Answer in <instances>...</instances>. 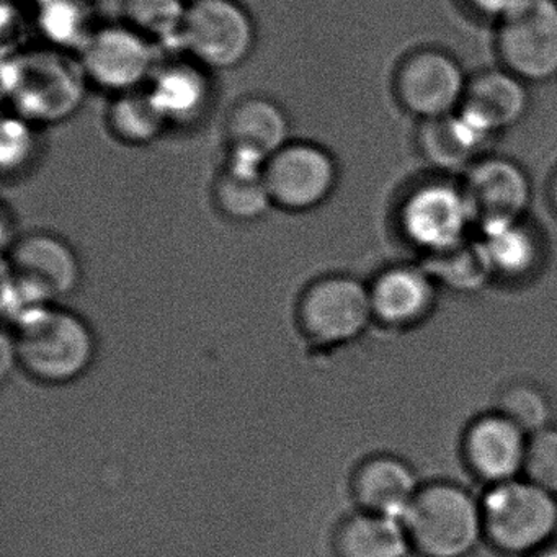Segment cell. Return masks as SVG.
Masks as SVG:
<instances>
[{
    "instance_id": "5",
    "label": "cell",
    "mask_w": 557,
    "mask_h": 557,
    "mask_svg": "<svg viewBox=\"0 0 557 557\" xmlns=\"http://www.w3.org/2000/svg\"><path fill=\"white\" fill-rule=\"evenodd\" d=\"M485 541L505 556L531 557L553 544L557 497L524 478L488 485L481 498Z\"/></svg>"
},
{
    "instance_id": "27",
    "label": "cell",
    "mask_w": 557,
    "mask_h": 557,
    "mask_svg": "<svg viewBox=\"0 0 557 557\" xmlns=\"http://www.w3.org/2000/svg\"><path fill=\"white\" fill-rule=\"evenodd\" d=\"M40 28L51 47L71 51L74 47L81 50L96 27H90L89 12L83 0H44Z\"/></svg>"
},
{
    "instance_id": "20",
    "label": "cell",
    "mask_w": 557,
    "mask_h": 557,
    "mask_svg": "<svg viewBox=\"0 0 557 557\" xmlns=\"http://www.w3.org/2000/svg\"><path fill=\"white\" fill-rule=\"evenodd\" d=\"M146 89L169 126L197 123L210 109L213 96L210 71L187 57L159 63Z\"/></svg>"
},
{
    "instance_id": "10",
    "label": "cell",
    "mask_w": 557,
    "mask_h": 557,
    "mask_svg": "<svg viewBox=\"0 0 557 557\" xmlns=\"http://www.w3.org/2000/svg\"><path fill=\"white\" fill-rule=\"evenodd\" d=\"M77 54L90 86L112 97L145 89L159 66L156 45L125 22L94 28Z\"/></svg>"
},
{
    "instance_id": "33",
    "label": "cell",
    "mask_w": 557,
    "mask_h": 557,
    "mask_svg": "<svg viewBox=\"0 0 557 557\" xmlns=\"http://www.w3.org/2000/svg\"><path fill=\"white\" fill-rule=\"evenodd\" d=\"M531 557H557V546L556 544H549V546L544 547V549L537 550L536 554H533Z\"/></svg>"
},
{
    "instance_id": "25",
    "label": "cell",
    "mask_w": 557,
    "mask_h": 557,
    "mask_svg": "<svg viewBox=\"0 0 557 557\" xmlns=\"http://www.w3.org/2000/svg\"><path fill=\"white\" fill-rule=\"evenodd\" d=\"M422 265L436 285L458 293L479 292L495 276L475 239L448 252L425 256Z\"/></svg>"
},
{
    "instance_id": "34",
    "label": "cell",
    "mask_w": 557,
    "mask_h": 557,
    "mask_svg": "<svg viewBox=\"0 0 557 557\" xmlns=\"http://www.w3.org/2000/svg\"><path fill=\"white\" fill-rule=\"evenodd\" d=\"M184 2L187 5H191V4H197V2H200V0H184Z\"/></svg>"
},
{
    "instance_id": "3",
    "label": "cell",
    "mask_w": 557,
    "mask_h": 557,
    "mask_svg": "<svg viewBox=\"0 0 557 557\" xmlns=\"http://www.w3.org/2000/svg\"><path fill=\"white\" fill-rule=\"evenodd\" d=\"M293 319L299 337L314 354L347 347L374 322L370 286L348 273L312 278L296 298Z\"/></svg>"
},
{
    "instance_id": "31",
    "label": "cell",
    "mask_w": 557,
    "mask_h": 557,
    "mask_svg": "<svg viewBox=\"0 0 557 557\" xmlns=\"http://www.w3.org/2000/svg\"><path fill=\"white\" fill-rule=\"evenodd\" d=\"M468 2L478 14L494 18V21L498 22L502 17H505L515 5L520 4L521 0H468Z\"/></svg>"
},
{
    "instance_id": "9",
    "label": "cell",
    "mask_w": 557,
    "mask_h": 557,
    "mask_svg": "<svg viewBox=\"0 0 557 557\" xmlns=\"http://www.w3.org/2000/svg\"><path fill=\"white\" fill-rule=\"evenodd\" d=\"M341 177L337 159L324 146L292 139L265 164V181L273 207L286 213L318 210L334 195Z\"/></svg>"
},
{
    "instance_id": "15",
    "label": "cell",
    "mask_w": 557,
    "mask_h": 557,
    "mask_svg": "<svg viewBox=\"0 0 557 557\" xmlns=\"http://www.w3.org/2000/svg\"><path fill=\"white\" fill-rule=\"evenodd\" d=\"M368 286L374 322L389 329L422 324L432 314L438 293V285L422 263L384 269Z\"/></svg>"
},
{
    "instance_id": "17",
    "label": "cell",
    "mask_w": 557,
    "mask_h": 557,
    "mask_svg": "<svg viewBox=\"0 0 557 557\" xmlns=\"http://www.w3.org/2000/svg\"><path fill=\"white\" fill-rule=\"evenodd\" d=\"M420 487L416 471L393 455L370 456L351 472V500L368 513L403 520Z\"/></svg>"
},
{
    "instance_id": "30",
    "label": "cell",
    "mask_w": 557,
    "mask_h": 557,
    "mask_svg": "<svg viewBox=\"0 0 557 557\" xmlns=\"http://www.w3.org/2000/svg\"><path fill=\"white\" fill-rule=\"evenodd\" d=\"M523 478L557 497L556 426H546L528 436Z\"/></svg>"
},
{
    "instance_id": "22",
    "label": "cell",
    "mask_w": 557,
    "mask_h": 557,
    "mask_svg": "<svg viewBox=\"0 0 557 557\" xmlns=\"http://www.w3.org/2000/svg\"><path fill=\"white\" fill-rule=\"evenodd\" d=\"M332 549L335 557H409L412 553L403 520L361 510L337 524Z\"/></svg>"
},
{
    "instance_id": "16",
    "label": "cell",
    "mask_w": 557,
    "mask_h": 557,
    "mask_svg": "<svg viewBox=\"0 0 557 557\" xmlns=\"http://www.w3.org/2000/svg\"><path fill=\"white\" fill-rule=\"evenodd\" d=\"M288 113L267 96H246L231 106L223 123L227 154L267 162L292 141Z\"/></svg>"
},
{
    "instance_id": "14",
    "label": "cell",
    "mask_w": 557,
    "mask_h": 557,
    "mask_svg": "<svg viewBox=\"0 0 557 557\" xmlns=\"http://www.w3.org/2000/svg\"><path fill=\"white\" fill-rule=\"evenodd\" d=\"M528 436L504 413L479 417L462 440L466 465L488 485L523 478Z\"/></svg>"
},
{
    "instance_id": "23",
    "label": "cell",
    "mask_w": 557,
    "mask_h": 557,
    "mask_svg": "<svg viewBox=\"0 0 557 557\" xmlns=\"http://www.w3.org/2000/svg\"><path fill=\"white\" fill-rule=\"evenodd\" d=\"M475 237L492 272L502 278L531 275L541 260V244L524 220L495 221L478 226Z\"/></svg>"
},
{
    "instance_id": "26",
    "label": "cell",
    "mask_w": 557,
    "mask_h": 557,
    "mask_svg": "<svg viewBox=\"0 0 557 557\" xmlns=\"http://www.w3.org/2000/svg\"><path fill=\"white\" fill-rule=\"evenodd\" d=\"M187 11L184 0H122V22L156 47L177 45Z\"/></svg>"
},
{
    "instance_id": "28",
    "label": "cell",
    "mask_w": 557,
    "mask_h": 557,
    "mask_svg": "<svg viewBox=\"0 0 557 557\" xmlns=\"http://www.w3.org/2000/svg\"><path fill=\"white\" fill-rule=\"evenodd\" d=\"M40 126L11 113L2 122L0 132V164L4 177H17L24 174L38 156Z\"/></svg>"
},
{
    "instance_id": "7",
    "label": "cell",
    "mask_w": 557,
    "mask_h": 557,
    "mask_svg": "<svg viewBox=\"0 0 557 557\" xmlns=\"http://www.w3.org/2000/svg\"><path fill=\"white\" fill-rule=\"evenodd\" d=\"M403 236L423 256L448 252L468 243L474 211L461 182L432 181L417 185L399 208Z\"/></svg>"
},
{
    "instance_id": "29",
    "label": "cell",
    "mask_w": 557,
    "mask_h": 557,
    "mask_svg": "<svg viewBox=\"0 0 557 557\" xmlns=\"http://www.w3.org/2000/svg\"><path fill=\"white\" fill-rule=\"evenodd\" d=\"M497 412L504 413L527 435L549 426V399L533 384L517 383L508 386L498 399Z\"/></svg>"
},
{
    "instance_id": "12",
    "label": "cell",
    "mask_w": 557,
    "mask_h": 557,
    "mask_svg": "<svg viewBox=\"0 0 557 557\" xmlns=\"http://www.w3.org/2000/svg\"><path fill=\"white\" fill-rule=\"evenodd\" d=\"M469 79L446 51L425 48L407 57L396 74V96L404 110L422 122L458 112Z\"/></svg>"
},
{
    "instance_id": "13",
    "label": "cell",
    "mask_w": 557,
    "mask_h": 557,
    "mask_svg": "<svg viewBox=\"0 0 557 557\" xmlns=\"http://www.w3.org/2000/svg\"><path fill=\"white\" fill-rule=\"evenodd\" d=\"M461 184L474 211L475 227L524 220L531 203L530 178L511 159L482 156L465 172Z\"/></svg>"
},
{
    "instance_id": "11",
    "label": "cell",
    "mask_w": 557,
    "mask_h": 557,
    "mask_svg": "<svg viewBox=\"0 0 557 557\" xmlns=\"http://www.w3.org/2000/svg\"><path fill=\"white\" fill-rule=\"evenodd\" d=\"M2 269L38 289L54 305H63L83 286L79 253L70 240L51 231L21 234L4 250Z\"/></svg>"
},
{
    "instance_id": "4",
    "label": "cell",
    "mask_w": 557,
    "mask_h": 557,
    "mask_svg": "<svg viewBox=\"0 0 557 557\" xmlns=\"http://www.w3.org/2000/svg\"><path fill=\"white\" fill-rule=\"evenodd\" d=\"M403 523L420 557H469L485 541L481 500L453 482L422 484Z\"/></svg>"
},
{
    "instance_id": "2",
    "label": "cell",
    "mask_w": 557,
    "mask_h": 557,
    "mask_svg": "<svg viewBox=\"0 0 557 557\" xmlns=\"http://www.w3.org/2000/svg\"><path fill=\"white\" fill-rule=\"evenodd\" d=\"M2 73L12 113L37 126L76 115L90 87L79 54L57 47L12 53Z\"/></svg>"
},
{
    "instance_id": "32",
    "label": "cell",
    "mask_w": 557,
    "mask_h": 557,
    "mask_svg": "<svg viewBox=\"0 0 557 557\" xmlns=\"http://www.w3.org/2000/svg\"><path fill=\"white\" fill-rule=\"evenodd\" d=\"M549 198L550 205H553L554 211L557 213V171L554 174L553 182H550Z\"/></svg>"
},
{
    "instance_id": "24",
    "label": "cell",
    "mask_w": 557,
    "mask_h": 557,
    "mask_svg": "<svg viewBox=\"0 0 557 557\" xmlns=\"http://www.w3.org/2000/svg\"><path fill=\"white\" fill-rule=\"evenodd\" d=\"M106 123L116 141L132 148L151 145L169 128L146 87L113 96L107 107Z\"/></svg>"
},
{
    "instance_id": "1",
    "label": "cell",
    "mask_w": 557,
    "mask_h": 557,
    "mask_svg": "<svg viewBox=\"0 0 557 557\" xmlns=\"http://www.w3.org/2000/svg\"><path fill=\"white\" fill-rule=\"evenodd\" d=\"M15 368L47 387L83 380L99 357V337L89 321L64 305L45 308L14 329H4Z\"/></svg>"
},
{
    "instance_id": "18",
    "label": "cell",
    "mask_w": 557,
    "mask_h": 557,
    "mask_svg": "<svg viewBox=\"0 0 557 557\" xmlns=\"http://www.w3.org/2000/svg\"><path fill=\"white\" fill-rule=\"evenodd\" d=\"M530 110L528 84L505 70H488L469 79L459 112L488 135L517 126Z\"/></svg>"
},
{
    "instance_id": "8",
    "label": "cell",
    "mask_w": 557,
    "mask_h": 557,
    "mask_svg": "<svg viewBox=\"0 0 557 557\" xmlns=\"http://www.w3.org/2000/svg\"><path fill=\"white\" fill-rule=\"evenodd\" d=\"M502 67L524 83L557 77V0H521L498 21Z\"/></svg>"
},
{
    "instance_id": "21",
    "label": "cell",
    "mask_w": 557,
    "mask_h": 557,
    "mask_svg": "<svg viewBox=\"0 0 557 557\" xmlns=\"http://www.w3.org/2000/svg\"><path fill=\"white\" fill-rule=\"evenodd\" d=\"M494 136L475 125L461 112L445 119L422 122L419 133V149L423 158L440 171H468Z\"/></svg>"
},
{
    "instance_id": "6",
    "label": "cell",
    "mask_w": 557,
    "mask_h": 557,
    "mask_svg": "<svg viewBox=\"0 0 557 557\" xmlns=\"http://www.w3.org/2000/svg\"><path fill=\"white\" fill-rule=\"evenodd\" d=\"M177 45L210 73L236 70L256 50V22L239 0H200L188 5Z\"/></svg>"
},
{
    "instance_id": "19",
    "label": "cell",
    "mask_w": 557,
    "mask_h": 557,
    "mask_svg": "<svg viewBox=\"0 0 557 557\" xmlns=\"http://www.w3.org/2000/svg\"><path fill=\"white\" fill-rule=\"evenodd\" d=\"M265 164L249 156H226L211 182V200L221 216L250 224L275 208L267 187Z\"/></svg>"
}]
</instances>
